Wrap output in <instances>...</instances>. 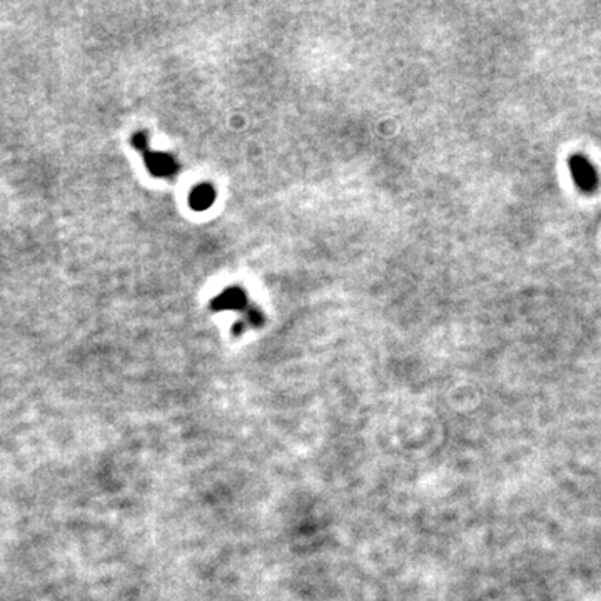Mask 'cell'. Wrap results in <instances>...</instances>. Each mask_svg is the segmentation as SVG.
<instances>
[{
  "mask_svg": "<svg viewBox=\"0 0 601 601\" xmlns=\"http://www.w3.org/2000/svg\"><path fill=\"white\" fill-rule=\"evenodd\" d=\"M568 165L569 171H571L573 181L578 185L581 192L591 194L596 191V187H598V176H596L595 167H593L587 157L580 156V154L571 156L568 161Z\"/></svg>",
  "mask_w": 601,
  "mask_h": 601,
  "instance_id": "cell-1",
  "label": "cell"
},
{
  "mask_svg": "<svg viewBox=\"0 0 601 601\" xmlns=\"http://www.w3.org/2000/svg\"><path fill=\"white\" fill-rule=\"evenodd\" d=\"M145 162H147L150 172L156 174V176H172V174H176V162L169 156H165V154H149V156H145Z\"/></svg>",
  "mask_w": 601,
  "mask_h": 601,
  "instance_id": "cell-2",
  "label": "cell"
},
{
  "mask_svg": "<svg viewBox=\"0 0 601 601\" xmlns=\"http://www.w3.org/2000/svg\"><path fill=\"white\" fill-rule=\"evenodd\" d=\"M212 306H214L216 309H243V307L246 306V296H244V292L241 289L232 287V289L224 291L223 294L212 303Z\"/></svg>",
  "mask_w": 601,
  "mask_h": 601,
  "instance_id": "cell-3",
  "label": "cell"
},
{
  "mask_svg": "<svg viewBox=\"0 0 601 601\" xmlns=\"http://www.w3.org/2000/svg\"><path fill=\"white\" fill-rule=\"evenodd\" d=\"M214 199H216L214 189L207 184L197 185V187L191 192V205L192 209H196V211H204V209H207L209 205L214 203Z\"/></svg>",
  "mask_w": 601,
  "mask_h": 601,
  "instance_id": "cell-4",
  "label": "cell"
},
{
  "mask_svg": "<svg viewBox=\"0 0 601 601\" xmlns=\"http://www.w3.org/2000/svg\"><path fill=\"white\" fill-rule=\"evenodd\" d=\"M249 323L254 324V326H259V324L263 323V316H261V312L258 309L249 311Z\"/></svg>",
  "mask_w": 601,
  "mask_h": 601,
  "instance_id": "cell-5",
  "label": "cell"
}]
</instances>
